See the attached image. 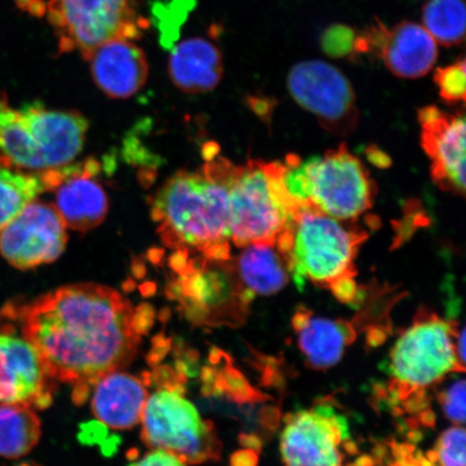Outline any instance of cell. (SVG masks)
I'll return each instance as SVG.
<instances>
[{"label": "cell", "instance_id": "cell-1", "mask_svg": "<svg viewBox=\"0 0 466 466\" xmlns=\"http://www.w3.org/2000/svg\"><path fill=\"white\" fill-rule=\"evenodd\" d=\"M13 306L22 333L36 348L54 380L73 384L80 401L98 379L121 370L136 355L137 314L119 291L73 284Z\"/></svg>", "mask_w": 466, "mask_h": 466}, {"label": "cell", "instance_id": "cell-2", "mask_svg": "<svg viewBox=\"0 0 466 466\" xmlns=\"http://www.w3.org/2000/svg\"><path fill=\"white\" fill-rule=\"evenodd\" d=\"M235 165L215 157L200 172H179L156 195L151 217L161 240L185 258L231 259L228 190Z\"/></svg>", "mask_w": 466, "mask_h": 466}, {"label": "cell", "instance_id": "cell-3", "mask_svg": "<svg viewBox=\"0 0 466 466\" xmlns=\"http://www.w3.org/2000/svg\"><path fill=\"white\" fill-rule=\"evenodd\" d=\"M369 233L302 204L290 225L285 250L290 278L299 289L307 281L328 289L343 304L360 306L365 288L357 283L359 250Z\"/></svg>", "mask_w": 466, "mask_h": 466}, {"label": "cell", "instance_id": "cell-4", "mask_svg": "<svg viewBox=\"0 0 466 466\" xmlns=\"http://www.w3.org/2000/svg\"><path fill=\"white\" fill-rule=\"evenodd\" d=\"M464 330L457 322L423 309L395 342L389 358L388 400L398 410L425 415V398L453 371L463 372L456 351Z\"/></svg>", "mask_w": 466, "mask_h": 466}, {"label": "cell", "instance_id": "cell-5", "mask_svg": "<svg viewBox=\"0 0 466 466\" xmlns=\"http://www.w3.org/2000/svg\"><path fill=\"white\" fill-rule=\"evenodd\" d=\"M87 121L43 104L10 106L0 93V166L40 173L68 166L84 148Z\"/></svg>", "mask_w": 466, "mask_h": 466}, {"label": "cell", "instance_id": "cell-6", "mask_svg": "<svg viewBox=\"0 0 466 466\" xmlns=\"http://www.w3.org/2000/svg\"><path fill=\"white\" fill-rule=\"evenodd\" d=\"M285 165V185L290 196L306 207L355 223L374 206V179L346 144L306 161L289 156Z\"/></svg>", "mask_w": 466, "mask_h": 466}, {"label": "cell", "instance_id": "cell-7", "mask_svg": "<svg viewBox=\"0 0 466 466\" xmlns=\"http://www.w3.org/2000/svg\"><path fill=\"white\" fill-rule=\"evenodd\" d=\"M285 162L249 160L235 166L228 190L230 240L242 248L248 244H276L289 228L302 204L285 185Z\"/></svg>", "mask_w": 466, "mask_h": 466}, {"label": "cell", "instance_id": "cell-8", "mask_svg": "<svg viewBox=\"0 0 466 466\" xmlns=\"http://www.w3.org/2000/svg\"><path fill=\"white\" fill-rule=\"evenodd\" d=\"M177 293L192 320L208 326H241L254 295L238 279L231 259L209 261L175 256Z\"/></svg>", "mask_w": 466, "mask_h": 466}, {"label": "cell", "instance_id": "cell-9", "mask_svg": "<svg viewBox=\"0 0 466 466\" xmlns=\"http://www.w3.org/2000/svg\"><path fill=\"white\" fill-rule=\"evenodd\" d=\"M142 440L153 450L170 452L188 464L220 457L221 444L211 422L177 390L161 389L144 406Z\"/></svg>", "mask_w": 466, "mask_h": 466}, {"label": "cell", "instance_id": "cell-10", "mask_svg": "<svg viewBox=\"0 0 466 466\" xmlns=\"http://www.w3.org/2000/svg\"><path fill=\"white\" fill-rule=\"evenodd\" d=\"M54 27L60 54L93 50L115 39H137L142 19L131 0H48L45 15Z\"/></svg>", "mask_w": 466, "mask_h": 466}, {"label": "cell", "instance_id": "cell-11", "mask_svg": "<svg viewBox=\"0 0 466 466\" xmlns=\"http://www.w3.org/2000/svg\"><path fill=\"white\" fill-rule=\"evenodd\" d=\"M355 450L347 417L329 400L285 418L281 435L285 466H346Z\"/></svg>", "mask_w": 466, "mask_h": 466}, {"label": "cell", "instance_id": "cell-12", "mask_svg": "<svg viewBox=\"0 0 466 466\" xmlns=\"http://www.w3.org/2000/svg\"><path fill=\"white\" fill-rule=\"evenodd\" d=\"M287 86L293 100L316 116L326 131L347 137L357 129V96L339 68L322 60L302 61L290 68Z\"/></svg>", "mask_w": 466, "mask_h": 466}, {"label": "cell", "instance_id": "cell-13", "mask_svg": "<svg viewBox=\"0 0 466 466\" xmlns=\"http://www.w3.org/2000/svg\"><path fill=\"white\" fill-rule=\"evenodd\" d=\"M52 381L9 302L0 309V403L44 410L52 403Z\"/></svg>", "mask_w": 466, "mask_h": 466}, {"label": "cell", "instance_id": "cell-14", "mask_svg": "<svg viewBox=\"0 0 466 466\" xmlns=\"http://www.w3.org/2000/svg\"><path fill=\"white\" fill-rule=\"evenodd\" d=\"M66 243V226L55 204L37 200L0 231V255L19 270L56 260Z\"/></svg>", "mask_w": 466, "mask_h": 466}, {"label": "cell", "instance_id": "cell-15", "mask_svg": "<svg viewBox=\"0 0 466 466\" xmlns=\"http://www.w3.org/2000/svg\"><path fill=\"white\" fill-rule=\"evenodd\" d=\"M421 145L431 163V177L441 190L465 196L464 114L427 106L419 110Z\"/></svg>", "mask_w": 466, "mask_h": 466}, {"label": "cell", "instance_id": "cell-16", "mask_svg": "<svg viewBox=\"0 0 466 466\" xmlns=\"http://www.w3.org/2000/svg\"><path fill=\"white\" fill-rule=\"evenodd\" d=\"M96 162L64 167L56 191L55 207L66 228L86 232L100 226L108 212V198L95 178Z\"/></svg>", "mask_w": 466, "mask_h": 466}, {"label": "cell", "instance_id": "cell-17", "mask_svg": "<svg viewBox=\"0 0 466 466\" xmlns=\"http://www.w3.org/2000/svg\"><path fill=\"white\" fill-rule=\"evenodd\" d=\"M98 89L112 98L136 96L147 81V57L131 39H115L91 52L86 57Z\"/></svg>", "mask_w": 466, "mask_h": 466}, {"label": "cell", "instance_id": "cell-18", "mask_svg": "<svg viewBox=\"0 0 466 466\" xmlns=\"http://www.w3.org/2000/svg\"><path fill=\"white\" fill-rule=\"evenodd\" d=\"M293 326L301 353L311 369L317 370L339 363L359 335L354 320L316 317L304 306L295 311Z\"/></svg>", "mask_w": 466, "mask_h": 466}, {"label": "cell", "instance_id": "cell-19", "mask_svg": "<svg viewBox=\"0 0 466 466\" xmlns=\"http://www.w3.org/2000/svg\"><path fill=\"white\" fill-rule=\"evenodd\" d=\"M146 388L136 376L121 370L104 375L95 384L92 410L105 425L114 430H129L141 422Z\"/></svg>", "mask_w": 466, "mask_h": 466}, {"label": "cell", "instance_id": "cell-20", "mask_svg": "<svg viewBox=\"0 0 466 466\" xmlns=\"http://www.w3.org/2000/svg\"><path fill=\"white\" fill-rule=\"evenodd\" d=\"M167 69L178 90L188 95H200L219 85L224 74L223 56L209 40L192 37L174 46Z\"/></svg>", "mask_w": 466, "mask_h": 466}, {"label": "cell", "instance_id": "cell-21", "mask_svg": "<svg viewBox=\"0 0 466 466\" xmlns=\"http://www.w3.org/2000/svg\"><path fill=\"white\" fill-rule=\"evenodd\" d=\"M439 57L435 39L418 23L405 21L389 29L380 58L390 72L404 79L428 75Z\"/></svg>", "mask_w": 466, "mask_h": 466}, {"label": "cell", "instance_id": "cell-22", "mask_svg": "<svg viewBox=\"0 0 466 466\" xmlns=\"http://www.w3.org/2000/svg\"><path fill=\"white\" fill-rule=\"evenodd\" d=\"M241 249L233 267L250 293L269 296L287 287L290 279L288 260L277 244L258 242Z\"/></svg>", "mask_w": 466, "mask_h": 466}, {"label": "cell", "instance_id": "cell-23", "mask_svg": "<svg viewBox=\"0 0 466 466\" xmlns=\"http://www.w3.org/2000/svg\"><path fill=\"white\" fill-rule=\"evenodd\" d=\"M42 422L31 407L0 403V457L19 459L38 444Z\"/></svg>", "mask_w": 466, "mask_h": 466}, {"label": "cell", "instance_id": "cell-24", "mask_svg": "<svg viewBox=\"0 0 466 466\" xmlns=\"http://www.w3.org/2000/svg\"><path fill=\"white\" fill-rule=\"evenodd\" d=\"M46 190L43 172L0 166V231Z\"/></svg>", "mask_w": 466, "mask_h": 466}, {"label": "cell", "instance_id": "cell-25", "mask_svg": "<svg viewBox=\"0 0 466 466\" xmlns=\"http://www.w3.org/2000/svg\"><path fill=\"white\" fill-rule=\"evenodd\" d=\"M465 19L463 0H429L422 10V26L437 44L445 46L464 42Z\"/></svg>", "mask_w": 466, "mask_h": 466}, {"label": "cell", "instance_id": "cell-26", "mask_svg": "<svg viewBox=\"0 0 466 466\" xmlns=\"http://www.w3.org/2000/svg\"><path fill=\"white\" fill-rule=\"evenodd\" d=\"M466 435L463 427L445 431L428 459L433 466H465Z\"/></svg>", "mask_w": 466, "mask_h": 466}, {"label": "cell", "instance_id": "cell-27", "mask_svg": "<svg viewBox=\"0 0 466 466\" xmlns=\"http://www.w3.org/2000/svg\"><path fill=\"white\" fill-rule=\"evenodd\" d=\"M434 83L439 87L440 96L447 103L465 102V60H460L446 67L437 69Z\"/></svg>", "mask_w": 466, "mask_h": 466}, {"label": "cell", "instance_id": "cell-28", "mask_svg": "<svg viewBox=\"0 0 466 466\" xmlns=\"http://www.w3.org/2000/svg\"><path fill=\"white\" fill-rule=\"evenodd\" d=\"M355 37L357 33L353 28L337 25L326 29L320 38V46L325 54L331 57L352 56Z\"/></svg>", "mask_w": 466, "mask_h": 466}, {"label": "cell", "instance_id": "cell-29", "mask_svg": "<svg viewBox=\"0 0 466 466\" xmlns=\"http://www.w3.org/2000/svg\"><path fill=\"white\" fill-rule=\"evenodd\" d=\"M465 390L464 379H459L440 395L442 411L452 423H465Z\"/></svg>", "mask_w": 466, "mask_h": 466}, {"label": "cell", "instance_id": "cell-30", "mask_svg": "<svg viewBox=\"0 0 466 466\" xmlns=\"http://www.w3.org/2000/svg\"><path fill=\"white\" fill-rule=\"evenodd\" d=\"M129 466H186V463L170 452L155 450Z\"/></svg>", "mask_w": 466, "mask_h": 466}, {"label": "cell", "instance_id": "cell-31", "mask_svg": "<svg viewBox=\"0 0 466 466\" xmlns=\"http://www.w3.org/2000/svg\"><path fill=\"white\" fill-rule=\"evenodd\" d=\"M48 0H17L20 7L36 16L45 15L46 4Z\"/></svg>", "mask_w": 466, "mask_h": 466}, {"label": "cell", "instance_id": "cell-32", "mask_svg": "<svg viewBox=\"0 0 466 466\" xmlns=\"http://www.w3.org/2000/svg\"><path fill=\"white\" fill-rule=\"evenodd\" d=\"M22 466H31V465H27V464H25V465H22Z\"/></svg>", "mask_w": 466, "mask_h": 466}]
</instances>
